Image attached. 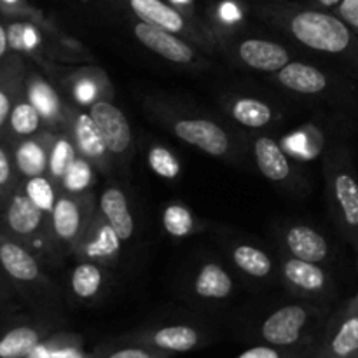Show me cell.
<instances>
[{"label":"cell","instance_id":"603a6c76","mask_svg":"<svg viewBox=\"0 0 358 358\" xmlns=\"http://www.w3.org/2000/svg\"><path fill=\"white\" fill-rule=\"evenodd\" d=\"M17 168L28 177H38L45 170V154L35 142H24L16 150Z\"/></svg>","mask_w":358,"mask_h":358},{"label":"cell","instance_id":"8d00e7d4","mask_svg":"<svg viewBox=\"0 0 358 358\" xmlns=\"http://www.w3.org/2000/svg\"><path fill=\"white\" fill-rule=\"evenodd\" d=\"M10 177V164L7 159V154L0 149V185L6 184Z\"/></svg>","mask_w":358,"mask_h":358},{"label":"cell","instance_id":"f546056e","mask_svg":"<svg viewBox=\"0 0 358 358\" xmlns=\"http://www.w3.org/2000/svg\"><path fill=\"white\" fill-rule=\"evenodd\" d=\"M164 227L173 236H185L192 227V217L184 206H170L164 212Z\"/></svg>","mask_w":358,"mask_h":358},{"label":"cell","instance_id":"9a60e30c","mask_svg":"<svg viewBox=\"0 0 358 358\" xmlns=\"http://www.w3.org/2000/svg\"><path fill=\"white\" fill-rule=\"evenodd\" d=\"M196 292L201 297H210V299H224L233 290V282L227 276L220 266L206 264L199 273L194 285Z\"/></svg>","mask_w":358,"mask_h":358},{"label":"cell","instance_id":"4fadbf2b","mask_svg":"<svg viewBox=\"0 0 358 358\" xmlns=\"http://www.w3.org/2000/svg\"><path fill=\"white\" fill-rule=\"evenodd\" d=\"M42 220V210L28 196H16L10 201L7 212V222L10 229L20 234H30L38 227Z\"/></svg>","mask_w":358,"mask_h":358},{"label":"cell","instance_id":"cb8c5ba5","mask_svg":"<svg viewBox=\"0 0 358 358\" xmlns=\"http://www.w3.org/2000/svg\"><path fill=\"white\" fill-rule=\"evenodd\" d=\"M101 283V273L93 264H80L73 271L72 287L79 297H91L98 292Z\"/></svg>","mask_w":358,"mask_h":358},{"label":"cell","instance_id":"f35d334b","mask_svg":"<svg viewBox=\"0 0 358 358\" xmlns=\"http://www.w3.org/2000/svg\"><path fill=\"white\" fill-rule=\"evenodd\" d=\"M10 112V101H9V96H7L6 93H3L2 90H0V126L6 122L7 115H9Z\"/></svg>","mask_w":358,"mask_h":358},{"label":"cell","instance_id":"ba28073f","mask_svg":"<svg viewBox=\"0 0 358 358\" xmlns=\"http://www.w3.org/2000/svg\"><path fill=\"white\" fill-rule=\"evenodd\" d=\"M129 7L142 21L168 31H180L185 24L182 14L161 0H129Z\"/></svg>","mask_w":358,"mask_h":358},{"label":"cell","instance_id":"ee69618b","mask_svg":"<svg viewBox=\"0 0 358 358\" xmlns=\"http://www.w3.org/2000/svg\"><path fill=\"white\" fill-rule=\"evenodd\" d=\"M175 2H187V0H175Z\"/></svg>","mask_w":358,"mask_h":358},{"label":"cell","instance_id":"7bdbcfd3","mask_svg":"<svg viewBox=\"0 0 358 358\" xmlns=\"http://www.w3.org/2000/svg\"><path fill=\"white\" fill-rule=\"evenodd\" d=\"M341 2L343 0H320V3H324V6H327V7H334Z\"/></svg>","mask_w":358,"mask_h":358},{"label":"cell","instance_id":"d6a6232c","mask_svg":"<svg viewBox=\"0 0 358 358\" xmlns=\"http://www.w3.org/2000/svg\"><path fill=\"white\" fill-rule=\"evenodd\" d=\"M24 27H27V23H13L7 28L9 45L13 49H17V51H27L24 49Z\"/></svg>","mask_w":358,"mask_h":358},{"label":"cell","instance_id":"1f68e13d","mask_svg":"<svg viewBox=\"0 0 358 358\" xmlns=\"http://www.w3.org/2000/svg\"><path fill=\"white\" fill-rule=\"evenodd\" d=\"M91 182V168L86 161L76 159L72 166L69 168V171L63 177V184L65 189L72 192H79L83 189H86Z\"/></svg>","mask_w":358,"mask_h":358},{"label":"cell","instance_id":"f6af8a7d","mask_svg":"<svg viewBox=\"0 0 358 358\" xmlns=\"http://www.w3.org/2000/svg\"><path fill=\"white\" fill-rule=\"evenodd\" d=\"M6 2H16V0H6Z\"/></svg>","mask_w":358,"mask_h":358},{"label":"cell","instance_id":"4316f807","mask_svg":"<svg viewBox=\"0 0 358 358\" xmlns=\"http://www.w3.org/2000/svg\"><path fill=\"white\" fill-rule=\"evenodd\" d=\"M41 114L31 103H20L10 112V126L17 135H31L38 128Z\"/></svg>","mask_w":358,"mask_h":358},{"label":"cell","instance_id":"277c9868","mask_svg":"<svg viewBox=\"0 0 358 358\" xmlns=\"http://www.w3.org/2000/svg\"><path fill=\"white\" fill-rule=\"evenodd\" d=\"M135 35L143 45H147L170 62L189 63L194 58V51L184 41L177 38L171 31L164 30V28L154 27V24L142 21V23L135 24Z\"/></svg>","mask_w":358,"mask_h":358},{"label":"cell","instance_id":"8fae6325","mask_svg":"<svg viewBox=\"0 0 358 358\" xmlns=\"http://www.w3.org/2000/svg\"><path fill=\"white\" fill-rule=\"evenodd\" d=\"M255 157H257L259 170L269 180H283L289 177V161L275 140L266 138V136L259 138L255 142Z\"/></svg>","mask_w":358,"mask_h":358},{"label":"cell","instance_id":"6da1fadb","mask_svg":"<svg viewBox=\"0 0 358 358\" xmlns=\"http://www.w3.org/2000/svg\"><path fill=\"white\" fill-rule=\"evenodd\" d=\"M292 34L303 44L324 52H343L353 42V34L345 20L318 10L296 14L292 20Z\"/></svg>","mask_w":358,"mask_h":358},{"label":"cell","instance_id":"e575fe53","mask_svg":"<svg viewBox=\"0 0 358 358\" xmlns=\"http://www.w3.org/2000/svg\"><path fill=\"white\" fill-rule=\"evenodd\" d=\"M76 93H77V100L83 101V103H87V101L93 100L94 94H96V87H94V84L90 83V80H83V83L77 86Z\"/></svg>","mask_w":358,"mask_h":358},{"label":"cell","instance_id":"ab89813d","mask_svg":"<svg viewBox=\"0 0 358 358\" xmlns=\"http://www.w3.org/2000/svg\"><path fill=\"white\" fill-rule=\"evenodd\" d=\"M220 14H222L224 20H227V21H234L240 17L238 7L233 6V3H224V6L220 7Z\"/></svg>","mask_w":358,"mask_h":358},{"label":"cell","instance_id":"52a82bcc","mask_svg":"<svg viewBox=\"0 0 358 358\" xmlns=\"http://www.w3.org/2000/svg\"><path fill=\"white\" fill-rule=\"evenodd\" d=\"M278 79L289 90L304 94H317L327 86V77L324 72L304 63H287L280 70Z\"/></svg>","mask_w":358,"mask_h":358},{"label":"cell","instance_id":"9c48e42d","mask_svg":"<svg viewBox=\"0 0 358 358\" xmlns=\"http://www.w3.org/2000/svg\"><path fill=\"white\" fill-rule=\"evenodd\" d=\"M287 245L297 259L308 262H320L327 257V241L317 231L306 226L292 227L287 234Z\"/></svg>","mask_w":358,"mask_h":358},{"label":"cell","instance_id":"ac0fdd59","mask_svg":"<svg viewBox=\"0 0 358 358\" xmlns=\"http://www.w3.org/2000/svg\"><path fill=\"white\" fill-rule=\"evenodd\" d=\"M285 276L304 290H320L325 285V275L313 262L292 259L285 264Z\"/></svg>","mask_w":358,"mask_h":358},{"label":"cell","instance_id":"8992f818","mask_svg":"<svg viewBox=\"0 0 358 358\" xmlns=\"http://www.w3.org/2000/svg\"><path fill=\"white\" fill-rule=\"evenodd\" d=\"M240 56L248 66L262 72H276L289 63V52L275 42L248 38L240 45Z\"/></svg>","mask_w":358,"mask_h":358},{"label":"cell","instance_id":"7a4b0ae2","mask_svg":"<svg viewBox=\"0 0 358 358\" xmlns=\"http://www.w3.org/2000/svg\"><path fill=\"white\" fill-rule=\"evenodd\" d=\"M90 115L96 122L107 150L119 154L128 149L131 143V129H129L124 114L117 107L107 103V101H96L91 107Z\"/></svg>","mask_w":358,"mask_h":358},{"label":"cell","instance_id":"5b68a950","mask_svg":"<svg viewBox=\"0 0 358 358\" xmlns=\"http://www.w3.org/2000/svg\"><path fill=\"white\" fill-rule=\"evenodd\" d=\"M306 324V311L301 306H285L273 313L262 325V336L271 345L287 346L299 339Z\"/></svg>","mask_w":358,"mask_h":358},{"label":"cell","instance_id":"83f0119b","mask_svg":"<svg viewBox=\"0 0 358 358\" xmlns=\"http://www.w3.org/2000/svg\"><path fill=\"white\" fill-rule=\"evenodd\" d=\"M27 196L42 212L52 210V206H55V192H52L51 184L45 178H42L41 175L30 178V182L27 184Z\"/></svg>","mask_w":358,"mask_h":358},{"label":"cell","instance_id":"7c38bea8","mask_svg":"<svg viewBox=\"0 0 358 358\" xmlns=\"http://www.w3.org/2000/svg\"><path fill=\"white\" fill-rule=\"evenodd\" d=\"M0 262L3 269L20 282H31L38 276V266L35 259L16 243L0 245Z\"/></svg>","mask_w":358,"mask_h":358},{"label":"cell","instance_id":"d6986e66","mask_svg":"<svg viewBox=\"0 0 358 358\" xmlns=\"http://www.w3.org/2000/svg\"><path fill=\"white\" fill-rule=\"evenodd\" d=\"M233 115L238 122L250 128H262L271 121V108L259 100L241 98L234 103Z\"/></svg>","mask_w":358,"mask_h":358},{"label":"cell","instance_id":"836d02e7","mask_svg":"<svg viewBox=\"0 0 358 358\" xmlns=\"http://www.w3.org/2000/svg\"><path fill=\"white\" fill-rule=\"evenodd\" d=\"M339 14L350 27L358 30V0H343L339 3Z\"/></svg>","mask_w":358,"mask_h":358},{"label":"cell","instance_id":"f1b7e54d","mask_svg":"<svg viewBox=\"0 0 358 358\" xmlns=\"http://www.w3.org/2000/svg\"><path fill=\"white\" fill-rule=\"evenodd\" d=\"M73 161H76V152H73V147L70 145V142H66V140H58L56 145L52 147L51 161H49L51 173L55 175V177H65V173L69 171V168L72 166Z\"/></svg>","mask_w":358,"mask_h":358},{"label":"cell","instance_id":"44dd1931","mask_svg":"<svg viewBox=\"0 0 358 358\" xmlns=\"http://www.w3.org/2000/svg\"><path fill=\"white\" fill-rule=\"evenodd\" d=\"M52 220H55V229L58 236L63 238V240H69L79 229V208L70 199H59L55 205V210H52Z\"/></svg>","mask_w":358,"mask_h":358},{"label":"cell","instance_id":"d4e9b609","mask_svg":"<svg viewBox=\"0 0 358 358\" xmlns=\"http://www.w3.org/2000/svg\"><path fill=\"white\" fill-rule=\"evenodd\" d=\"M332 352L338 357H350L358 352V315L350 317L332 341Z\"/></svg>","mask_w":358,"mask_h":358},{"label":"cell","instance_id":"484cf974","mask_svg":"<svg viewBox=\"0 0 358 358\" xmlns=\"http://www.w3.org/2000/svg\"><path fill=\"white\" fill-rule=\"evenodd\" d=\"M30 100L31 105L38 110V114L44 115V117H52L58 112V94L55 93V90L49 84L42 83V80L31 84Z\"/></svg>","mask_w":358,"mask_h":358},{"label":"cell","instance_id":"ffe728a7","mask_svg":"<svg viewBox=\"0 0 358 358\" xmlns=\"http://www.w3.org/2000/svg\"><path fill=\"white\" fill-rule=\"evenodd\" d=\"M154 343L163 350L187 352V350L194 348L196 346V343H198V334H196L194 329L177 325V327L161 329V331L154 336Z\"/></svg>","mask_w":358,"mask_h":358},{"label":"cell","instance_id":"3957f363","mask_svg":"<svg viewBox=\"0 0 358 358\" xmlns=\"http://www.w3.org/2000/svg\"><path fill=\"white\" fill-rule=\"evenodd\" d=\"M175 133L184 142L199 147L210 156H222L229 147V140L222 128L205 119H184L175 124Z\"/></svg>","mask_w":358,"mask_h":358},{"label":"cell","instance_id":"30bf717a","mask_svg":"<svg viewBox=\"0 0 358 358\" xmlns=\"http://www.w3.org/2000/svg\"><path fill=\"white\" fill-rule=\"evenodd\" d=\"M101 212L107 217L108 226L119 240H128L133 234V217L128 210V201L119 189H107L101 196Z\"/></svg>","mask_w":358,"mask_h":358},{"label":"cell","instance_id":"d590c367","mask_svg":"<svg viewBox=\"0 0 358 358\" xmlns=\"http://www.w3.org/2000/svg\"><path fill=\"white\" fill-rule=\"evenodd\" d=\"M240 358H280V355L275 352V350L259 346V348H252L248 350V352H245Z\"/></svg>","mask_w":358,"mask_h":358},{"label":"cell","instance_id":"4dcf8cb0","mask_svg":"<svg viewBox=\"0 0 358 358\" xmlns=\"http://www.w3.org/2000/svg\"><path fill=\"white\" fill-rule=\"evenodd\" d=\"M149 164L161 177L175 178L180 173V164L177 163V159L166 149H161V147H156V149L150 150Z\"/></svg>","mask_w":358,"mask_h":358},{"label":"cell","instance_id":"60d3db41","mask_svg":"<svg viewBox=\"0 0 358 358\" xmlns=\"http://www.w3.org/2000/svg\"><path fill=\"white\" fill-rule=\"evenodd\" d=\"M110 358H150L142 350H122V352L114 353Z\"/></svg>","mask_w":358,"mask_h":358},{"label":"cell","instance_id":"e0dca14e","mask_svg":"<svg viewBox=\"0 0 358 358\" xmlns=\"http://www.w3.org/2000/svg\"><path fill=\"white\" fill-rule=\"evenodd\" d=\"M76 136L77 143H79V149L83 150L84 156L100 157L103 156L105 150H107L103 136H101L100 129H98L96 122L93 121L91 115H79L76 124Z\"/></svg>","mask_w":358,"mask_h":358},{"label":"cell","instance_id":"7402d4cb","mask_svg":"<svg viewBox=\"0 0 358 358\" xmlns=\"http://www.w3.org/2000/svg\"><path fill=\"white\" fill-rule=\"evenodd\" d=\"M234 262L238 268L243 269L245 273L252 276H268L271 271V261L264 252L257 250L248 245H241L234 250Z\"/></svg>","mask_w":358,"mask_h":358},{"label":"cell","instance_id":"2e32d148","mask_svg":"<svg viewBox=\"0 0 358 358\" xmlns=\"http://www.w3.org/2000/svg\"><path fill=\"white\" fill-rule=\"evenodd\" d=\"M37 345L38 336L34 329H14L0 341V358H24L37 348Z\"/></svg>","mask_w":358,"mask_h":358},{"label":"cell","instance_id":"b9f144b4","mask_svg":"<svg viewBox=\"0 0 358 358\" xmlns=\"http://www.w3.org/2000/svg\"><path fill=\"white\" fill-rule=\"evenodd\" d=\"M7 45H9V41H7V30L0 24V58L6 55Z\"/></svg>","mask_w":358,"mask_h":358},{"label":"cell","instance_id":"5bb4252c","mask_svg":"<svg viewBox=\"0 0 358 358\" xmlns=\"http://www.w3.org/2000/svg\"><path fill=\"white\" fill-rule=\"evenodd\" d=\"M334 191L343 219L353 229H358V182L350 173H339L334 180Z\"/></svg>","mask_w":358,"mask_h":358},{"label":"cell","instance_id":"74e56055","mask_svg":"<svg viewBox=\"0 0 358 358\" xmlns=\"http://www.w3.org/2000/svg\"><path fill=\"white\" fill-rule=\"evenodd\" d=\"M38 44V35L31 24L24 27V49H34Z\"/></svg>","mask_w":358,"mask_h":358}]
</instances>
